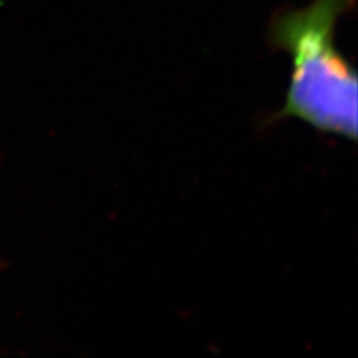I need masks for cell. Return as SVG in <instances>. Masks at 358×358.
Returning a JSON list of instances; mask_svg holds the SVG:
<instances>
[{
	"mask_svg": "<svg viewBox=\"0 0 358 358\" xmlns=\"http://www.w3.org/2000/svg\"><path fill=\"white\" fill-rule=\"evenodd\" d=\"M352 0H315L278 15L276 48L293 60L285 103L273 120L299 118L320 131L357 139V76L334 45V27Z\"/></svg>",
	"mask_w": 358,
	"mask_h": 358,
	"instance_id": "6da1fadb",
	"label": "cell"
}]
</instances>
